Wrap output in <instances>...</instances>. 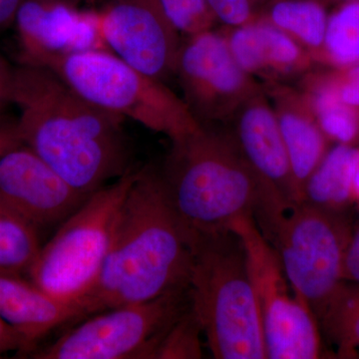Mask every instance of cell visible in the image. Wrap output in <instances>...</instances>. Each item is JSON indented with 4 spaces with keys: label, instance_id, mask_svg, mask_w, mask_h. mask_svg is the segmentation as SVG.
<instances>
[{
    "label": "cell",
    "instance_id": "22",
    "mask_svg": "<svg viewBox=\"0 0 359 359\" xmlns=\"http://www.w3.org/2000/svg\"><path fill=\"white\" fill-rule=\"evenodd\" d=\"M314 62L341 69L359 62V0H348L328 14L323 48Z\"/></svg>",
    "mask_w": 359,
    "mask_h": 359
},
{
    "label": "cell",
    "instance_id": "17",
    "mask_svg": "<svg viewBox=\"0 0 359 359\" xmlns=\"http://www.w3.org/2000/svg\"><path fill=\"white\" fill-rule=\"evenodd\" d=\"M78 316L76 306L47 294L29 278L0 271V318L23 337L29 356L44 337Z\"/></svg>",
    "mask_w": 359,
    "mask_h": 359
},
{
    "label": "cell",
    "instance_id": "10",
    "mask_svg": "<svg viewBox=\"0 0 359 359\" xmlns=\"http://www.w3.org/2000/svg\"><path fill=\"white\" fill-rule=\"evenodd\" d=\"M174 74L184 101L201 124L230 122L262 85L241 68L223 30L211 29L181 42Z\"/></svg>",
    "mask_w": 359,
    "mask_h": 359
},
{
    "label": "cell",
    "instance_id": "25",
    "mask_svg": "<svg viewBox=\"0 0 359 359\" xmlns=\"http://www.w3.org/2000/svg\"><path fill=\"white\" fill-rule=\"evenodd\" d=\"M160 1L177 32L186 37L211 30L217 22L208 0Z\"/></svg>",
    "mask_w": 359,
    "mask_h": 359
},
{
    "label": "cell",
    "instance_id": "14",
    "mask_svg": "<svg viewBox=\"0 0 359 359\" xmlns=\"http://www.w3.org/2000/svg\"><path fill=\"white\" fill-rule=\"evenodd\" d=\"M14 26L26 65L50 54L108 50L99 11H82L78 0H21Z\"/></svg>",
    "mask_w": 359,
    "mask_h": 359
},
{
    "label": "cell",
    "instance_id": "1",
    "mask_svg": "<svg viewBox=\"0 0 359 359\" xmlns=\"http://www.w3.org/2000/svg\"><path fill=\"white\" fill-rule=\"evenodd\" d=\"M13 104L21 140L84 195L133 167L124 118L96 107L44 66L14 69Z\"/></svg>",
    "mask_w": 359,
    "mask_h": 359
},
{
    "label": "cell",
    "instance_id": "8",
    "mask_svg": "<svg viewBox=\"0 0 359 359\" xmlns=\"http://www.w3.org/2000/svg\"><path fill=\"white\" fill-rule=\"evenodd\" d=\"M351 233L342 212L301 203L283 217L269 238L295 294L318 320L344 283Z\"/></svg>",
    "mask_w": 359,
    "mask_h": 359
},
{
    "label": "cell",
    "instance_id": "26",
    "mask_svg": "<svg viewBox=\"0 0 359 359\" xmlns=\"http://www.w3.org/2000/svg\"><path fill=\"white\" fill-rule=\"evenodd\" d=\"M266 0H208L217 21L237 27L257 20Z\"/></svg>",
    "mask_w": 359,
    "mask_h": 359
},
{
    "label": "cell",
    "instance_id": "7",
    "mask_svg": "<svg viewBox=\"0 0 359 359\" xmlns=\"http://www.w3.org/2000/svg\"><path fill=\"white\" fill-rule=\"evenodd\" d=\"M242 243L245 261L263 321L269 359L321 358L318 320L285 276L273 245L254 216L240 217L229 226Z\"/></svg>",
    "mask_w": 359,
    "mask_h": 359
},
{
    "label": "cell",
    "instance_id": "21",
    "mask_svg": "<svg viewBox=\"0 0 359 359\" xmlns=\"http://www.w3.org/2000/svg\"><path fill=\"white\" fill-rule=\"evenodd\" d=\"M41 245L39 231L0 197V271L27 275Z\"/></svg>",
    "mask_w": 359,
    "mask_h": 359
},
{
    "label": "cell",
    "instance_id": "27",
    "mask_svg": "<svg viewBox=\"0 0 359 359\" xmlns=\"http://www.w3.org/2000/svg\"><path fill=\"white\" fill-rule=\"evenodd\" d=\"M340 99L347 105L359 108V62L349 67L330 71Z\"/></svg>",
    "mask_w": 359,
    "mask_h": 359
},
{
    "label": "cell",
    "instance_id": "29",
    "mask_svg": "<svg viewBox=\"0 0 359 359\" xmlns=\"http://www.w3.org/2000/svg\"><path fill=\"white\" fill-rule=\"evenodd\" d=\"M344 280L359 283V228L351 233L344 264Z\"/></svg>",
    "mask_w": 359,
    "mask_h": 359
},
{
    "label": "cell",
    "instance_id": "32",
    "mask_svg": "<svg viewBox=\"0 0 359 359\" xmlns=\"http://www.w3.org/2000/svg\"><path fill=\"white\" fill-rule=\"evenodd\" d=\"M21 0H0V33L14 25Z\"/></svg>",
    "mask_w": 359,
    "mask_h": 359
},
{
    "label": "cell",
    "instance_id": "15",
    "mask_svg": "<svg viewBox=\"0 0 359 359\" xmlns=\"http://www.w3.org/2000/svg\"><path fill=\"white\" fill-rule=\"evenodd\" d=\"M222 30L233 58L252 77L283 82L306 74L314 65L304 47L261 18Z\"/></svg>",
    "mask_w": 359,
    "mask_h": 359
},
{
    "label": "cell",
    "instance_id": "12",
    "mask_svg": "<svg viewBox=\"0 0 359 359\" xmlns=\"http://www.w3.org/2000/svg\"><path fill=\"white\" fill-rule=\"evenodd\" d=\"M99 16L112 53L161 81L174 74L180 33L160 0H104Z\"/></svg>",
    "mask_w": 359,
    "mask_h": 359
},
{
    "label": "cell",
    "instance_id": "30",
    "mask_svg": "<svg viewBox=\"0 0 359 359\" xmlns=\"http://www.w3.org/2000/svg\"><path fill=\"white\" fill-rule=\"evenodd\" d=\"M14 69L6 58L0 53V112H4L13 104Z\"/></svg>",
    "mask_w": 359,
    "mask_h": 359
},
{
    "label": "cell",
    "instance_id": "18",
    "mask_svg": "<svg viewBox=\"0 0 359 359\" xmlns=\"http://www.w3.org/2000/svg\"><path fill=\"white\" fill-rule=\"evenodd\" d=\"M359 164V149L337 144L328 149L304 189L306 203L327 211L342 212L354 202V179Z\"/></svg>",
    "mask_w": 359,
    "mask_h": 359
},
{
    "label": "cell",
    "instance_id": "33",
    "mask_svg": "<svg viewBox=\"0 0 359 359\" xmlns=\"http://www.w3.org/2000/svg\"><path fill=\"white\" fill-rule=\"evenodd\" d=\"M354 202L358 203L359 205V164L355 179H354Z\"/></svg>",
    "mask_w": 359,
    "mask_h": 359
},
{
    "label": "cell",
    "instance_id": "35",
    "mask_svg": "<svg viewBox=\"0 0 359 359\" xmlns=\"http://www.w3.org/2000/svg\"><path fill=\"white\" fill-rule=\"evenodd\" d=\"M334 1L344 2V1H348V0H334Z\"/></svg>",
    "mask_w": 359,
    "mask_h": 359
},
{
    "label": "cell",
    "instance_id": "23",
    "mask_svg": "<svg viewBox=\"0 0 359 359\" xmlns=\"http://www.w3.org/2000/svg\"><path fill=\"white\" fill-rule=\"evenodd\" d=\"M318 320L340 355L351 358L359 348V285L342 283Z\"/></svg>",
    "mask_w": 359,
    "mask_h": 359
},
{
    "label": "cell",
    "instance_id": "34",
    "mask_svg": "<svg viewBox=\"0 0 359 359\" xmlns=\"http://www.w3.org/2000/svg\"><path fill=\"white\" fill-rule=\"evenodd\" d=\"M9 119V117H7L6 113L0 112V125L4 124V122L7 121Z\"/></svg>",
    "mask_w": 359,
    "mask_h": 359
},
{
    "label": "cell",
    "instance_id": "19",
    "mask_svg": "<svg viewBox=\"0 0 359 359\" xmlns=\"http://www.w3.org/2000/svg\"><path fill=\"white\" fill-rule=\"evenodd\" d=\"M301 90L328 140L346 145L358 140L359 108L340 99L330 71L306 72Z\"/></svg>",
    "mask_w": 359,
    "mask_h": 359
},
{
    "label": "cell",
    "instance_id": "31",
    "mask_svg": "<svg viewBox=\"0 0 359 359\" xmlns=\"http://www.w3.org/2000/svg\"><path fill=\"white\" fill-rule=\"evenodd\" d=\"M21 144L23 143L18 131V121L9 118L4 124L0 125V157Z\"/></svg>",
    "mask_w": 359,
    "mask_h": 359
},
{
    "label": "cell",
    "instance_id": "16",
    "mask_svg": "<svg viewBox=\"0 0 359 359\" xmlns=\"http://www.w3.org/2000/svg\"><path fill=\"white\" fill-rule=\"evenodd\" d=\"M263 88L275 111L302 203L306 181L327 154L330 140L301 89L283 82H266Z\"/></svg>",
    "mask_w": 359,
    "mask_h": 359
},
{
    "label": "cell",
    "instance_id": "36",
    "mask_svg": "<svg viewBox=\"0 0 359 359\" xmlns=\"http://www.w3.org/2000/svg\"><path fill=\"white\" fill-rule=\"evenodd\" d=\"M266 1H268V0H266ZM266 1H264V2H266Z\"/></svg>",
    "mask_w": 359,
    "mask_h": 359
},
{
    "label": "cell",
    "instance_id": "11",
    "mask_svg": "<svg viewBox=\"0 0 359 359\" xmlns=\"http://www.w3.org/2000/svg\"><path fill=\"white\" fill-rule=\"evenodd\" d=\"M231 122V136L261 182L263 204L255 221L269 238L301 200L275 111L263 85L243 103Z\"/></svg>",
    "mask_w": 359,
    "mask_h": 359
},
{
    "label": "cell",
    "instance_id": "28",
    "mask_svg": "<svg viewBox=\"0 0 359 359\" xmlns=\"http://www.w3.org/2000/svg\"><path fill=\"white\" fill-rule=\"evenodd\" d=\"M11 351H15L18 355H29L23 337L0 318V358Z\"/></svg>",
    "mask_w": 359,
    "mask_h": 359
},
{
    "label": "cell",
    "instance_id": "20",
    "mask_svg": "<svg viewBox=\"0 0 359 359\" xmlns=\"http://www.w3.org/2000/svg\"><path fill=\"white\" fill-rule=\"evenodd\" d=\"M257 18L294 39L311 54L314 62L323 48L328 20L321 0H268Z\"/></svg>",
    "mask_w": 359,
    "mask_h": 359
},
{
    "label": "cell",
    "instance_id": "3",
    "mask_svg": "<svg viewBox=\"0 0 359 359\" xmlns=\"http://www.w3.org/2000/svg\"><path fill=\"white\" fill-rule=\"evenodd\" d=\"M159 173L193 244L229 231L240 217L256 218L263 204L261 182L235 139L208 125L172 141Z\"/></svg>",
    "mask_w": 359,
    "mask_h": 359
},
{
    "label": "cell",
    "instance_id": "2",
    "mask_svg": "<svg viewBox=\"0 0 359 359\" xmlns=\"http://www.w3.org/2000/svg\"><path fill=\"white\" fill-rule=\"evenodd\" d=\"M192 263L193 238L170 203L159 170H137L98 278L78 302L76 323L185 289Z\"/></svg>",
    "mask_w": 359,
    "mask_h": 359
},
{
    "label": "cell",
    "instance_id": "4",
    "mask_svg": "<svg viewBox=\"0 0 359 359\" xmlns=\"http://www.w3.org/2000/svg\"><path fill=\"white\" fill-rule=\"evenodd\" d=\"M188 292L215 358H268L244 248L233 231L194 242Z\"/></svg>",
    "mask_w": 359,
    "mask_h": 359
},
{
    "label": "cell",
    "instance_id": "9",
    "mask_svg": "<svg viewBox=\"0 0 359 359\" xmlns=\"http://www.w3.org/2000/svg\"><path fill=\"white\" fill-rule=\"evenodd\" d=\"M190 306L188 287L139 304L106 309L73 323L36 359H149L165 330Z\"/></svg>",
    "mask_w": 359,
    "mask_h": 359
},
{
    "label": "cell",
    "instance_id": "5",
    "mask_svg": "<svg viewBox=\"0 0 359 359\" xmlns=\"http://www.w3.org/2000/svg\"><path fill=\"white\" fill-rule=\"evenodd\" d=\"M44 66L100 109L129 118L175 141L201 126L183 98L105 49L44 56Z\"/></svg>",
    "mask_w": 359,
    "mask_h": 359
},
{
    "label": "cell",
    "instance_id": "13",
    "mask_svg": "<svg viewBox=\"0 0 359 359\" xmlns=\"http://www.w3.org/2000/svg\"><path fill=\"white\" fill-rule=\"evenodd\" d=\"M0 197L40 231L60 226L89 195L21 144L0 157Z\"/></svg>",
    "mask_w": 359,
    "mask_h": 359
},
{
    "label": "cell",
    "instance_id": "24",
    "mask_svg": "<svg viewBox=\"0 0 359 359\" xmlns=\"http://www.w3.org/2000/svg\"><path fill=\"white\" fill-rule=\"evenodd\" d=\"M202 328L191 306L176 318L158 340L149 359L203 358Z\"/></svg>",
    "mask_w": 359,
    "mask_h": 359
},
{
    "label": "cell",
    "instance_id": "6",
    "mask_svg": "<svg viewBox=\"0 0 359 359\" xmlns=\"http://www.w3.org/2000/svg\"><path fill=\"white\" fill-rule=\"evenodd\" d=\"M136 171L132 169L92 193L58 226L53 237L41 245L26 275L32 282L52 297L77 308L105 262L120 210Z\"/></svg>",
    "mask_w": 359,
    "mask_h": 359
}]
</instances>
